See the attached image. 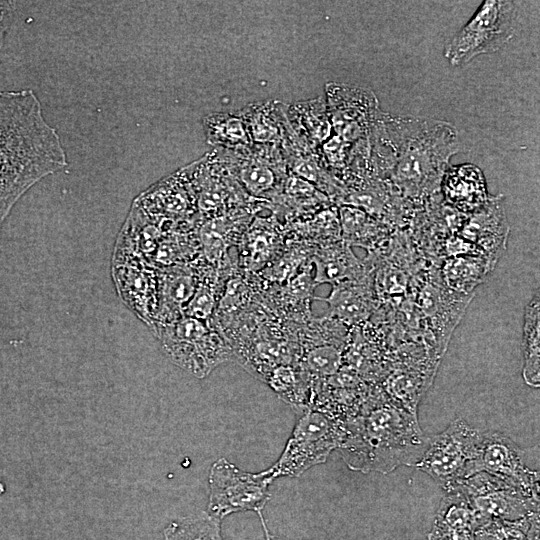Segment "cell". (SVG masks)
Returning a JSON list of instances; mask_svg holds the SVG:
<instances>
[{
	"mask_svg": "<svg viewBox=\"0 0 540 540\" xmlns=\"http://www.w3.org/2000/svg\"><path fill=\"white\" fill-rule=\"evenodd\" d=\"M67 164L60 136L36 94L0 91V226L33 185Z\"/></svg>",
	"mask_w": 540,
	"mask_h": 540,
	"instance_id": "1",
	"label": "cell"
},
{
	"mask_svg": "<svg viewBox=\"0 0 540 540\" xmlns=\"http://www.w3.org/2000/svg\"><path fill=\"white\" fill-rule=\"evenodd\" d=\"M339 451L355 471L388 473L401 465L414 466L429 439L414 414L385 392L366 399L359 412L344 422Z\"/></svg>",
	"mask_w": 540,
	"mask_h": 540,
	"instance_id": "2",
	"label": "cell"
},
{
	"mask_svg": "<svg viewBox=\"0 0 540 540\" xmlns=\"http://www.w3.org/2000/svg\"><path fill=\"white\" fill-rule=\"evenodd\" d=\"M379 119L394 147L390 176L401 192L422 197L441 187L446 165L457 152L456 133L449 123L413 118Z\"/></svg>",
	"mask_w": 540,
	"mask_h": 540,
	"instance_id": "3",
	"label": "cell"
},
{
	"mask_svg": "<svg viewBox=\"0 0 540 540\" xmlns=\"http://www.w3.org/2000/svg\"><path fill=\"white\" fill-rule=\"evenodd\" d=\"M345 433L344 422L316 409H306L297 421L279 459L262 471L275 480L299 477L309 468L324 463L338 449Z\"/></svg>",
	"mask_w": 540,
	"mask_h": 540,
	"instance_id": "4",
	"label": "cell"
},
{
	"mask_svg": "<svg viewBox=\"0 0 540 540\" xmlns=\"http://www.w3.org/2000/svg\"><path fill=\"white\" fill-rule=\"evenodd\" d=\"M483 432L462 418L453 420L440 434L429 439L414 465L438 482L447 492L476 473Z\"/></svg>",
	"mask_w": 540,
	"mask_h": 540,
	"instance_id": "5",
	"label": "cell"
},
{
	"mask_svg": "<svg viewBox=\"0 0 540 540\" xmlns=\"http://www.w3.org/2000/svg\"><path fill=\"white\" fill-rule=\"evenodd\" d=\"M517 8L513 1L486 0L450 39L444 56L452 66H462L479 55L495 53L515 34Z\"/></svg>",
	"mask_w": 540,
	"mask_h": 540,
	"instance_id": "6",
	"label": "cell"
},
{
	"mask_svg": "<svg viewBox=\"0 0 540 540\" xmlns=\"http://www.w3.org/2000/svg\"><path fill=\"white\" fill-rule=\"evenodd\" d=\"M158 337L171 360L199 378L207 376L232 355L219 333L191 317L159 328Z\"/></svg>",
	"mask_w": 540,
	"mask_h": 540,
	"instance_id": "7",
	"label": "cell"
},
{
	"mask_svg": "<svg viewBox=\"0 0 540 540\" xmlns=\"http://www.w3.org/2000/svg\"><path fill=\"white\" fill-rule=\"evenodd\" d=\"M208 481L210 495L206 512L222 521L236 512H262L270 500L269 486L273 480L263 472H246L219 458L210 468Z\"/></svg>",
	"mask_w": 540,
	"mask_h": 540,
	"instance_id": "8",
	"label": "cell"
},
{
	"mask_svg": "<svg viewBox=\"0 0 540 540\" xmlns=\"http://www.w3.org/2000/svg\"><path fill=\"white\" fill-rule=\"evenodd\" d=\"M453 490L467 498L481 526L495 519L516 520L539 512V499L486 472L469 476Z\"/></svg>",
	"mask_w": 540,
	"mask_h": 540,
	"instance_id": "9",
	"label": "cell"
},
{
	"mask_svg": "<svg viewBox=\"0 0 540 540\" xmlns=\"http://www.w3.org/2000/svg\"><path fill=\"white\" fill-rule=\"evenodd\" d=\"M489 473L539 499V472L526 466L519 446L501 432H483L476 473Z\"/></svg>",
	"mask_w": 540,
	"mask_h": 540,
	"instance_id": "10",
	"label": "cell"
},
{
	"mask_svg": "<svg viewBox=\"0 0 540 540\" xmlns=\"http://www.w3.org/2000/svg\"><path fill=\"white\" fill-rule=\"evenodd\" d=\"M324 300L329 306V317L345 324L355 325L366 320L376 308V292L369 274L333 285Z\"/></svg>",
	"mask_w": 540,
	"mask_h": 540,
	"instance_id": "11",
	"label": "cell"
},
{
	"mask_svg": "<svg viewBox=\"0 0 540 540\" xmlns=\"http://www.w3.org/2000/svg\"><path fill=\"white\" fill-rule=\"evenodd\" d=\"M480 522L467 498L458 490L442 499L428 534L429 540H476Z\"/></svg>",
	"mask_w": 540,
	"mask_h": 540,
	"instance_id": "12",
	"label": "cell"
},
{
	"mask_svg": "<svg viewBox=\"0 0 540 540\" xmlns=\"http://www.w3.org/2000/svg\"><path fill=\"white\" fill-rule=\"evenodd\" d=\"M496 203L490 200L464 226L462 235L478 246L484 257L493 265L505 250L508 226L503 212H495ZM463 237V238H464Z\"/></svg>",
	"mask_w": 540,
	"mask_h": 540,
	"instance_id": "13",
	"label": "cell"
},
{
	"mask_svg": "<svg viewBox=\"0 0 540 540\" xmlns=\"http://www.w3.org/2000/svg\"><path fill=\"white\" fill-rule=\"evenodd\" d=\"M234 158L231 163V174L238 185L248 194L255 197H266L278 193L283 188L286 177L283 172L265 157L244 155Z\"/></svg>",
	"mask_w": 540,
	"mask_h": 540,
	"instance_id": "14",
	"label": "cell"
},
{
	"mask_svg": "<svg viewBox=\"0 0 540 540\" xmlns=\"http://www.w3.org/2000/svg\"><path fill=\"white\" fill-rule=\"evenodd\" d=\"M441 186L449 203L462 211H474L489 200L484 176L473 165L452 168L444 174Z\"/></svg>",
	"mask_w": 540,
	"mask_h": 540,
	"instance_id": "15",
	"label": "cell"
},
{
	"mask_svg": "<svg viewBox=\"0 0 540 540\" xmlns=\"http://www.w3.org/2000/svg\"><path fill=\"white\" fill-rule=\"evenodd\" d=\"M316 269L314 283L333 285L358 279L367 274V268L360 263L347 243L323 248L314 257Z\"/></svg>",
	"mask_w": 540,
	"mask_h": 540,
	"instance_id": "16",
	"label": "cell"
},
{
	"mask_svg": "<svg viewBox=\"0 0 540 540\" xmlns=\"http://www.w3.org/2000/svg\"><path fill=\"white\" fill-rule=\"evenodd\" d=\"M540 300L539 292L527 304L523 321V370L522 376L526 384L538 388L540 383Z\"/></svg>",
	"mask_w": 540,
	"mask_h": 540,
	"instance_id": "17",
	"label": "cell"
},
{
	"mask_svg": "<svg viewBox=\"0 0 540 540\" xmlns=\"http://www.w3.org/2000/svg\"><path fill=\"white\" fill-rule=\"evenodd\" d=\"M203 127L207 142L229 149H248L251 138L242 115L212 113L204 117Z\"/></svg>",
	"mask_w": 540,
	"mask_h": 540,
	"instance_id": "18",
	"label": "cell"
},
{
	"mask_svg": "<svg viewBox=\"0 0 540 540\" xmlns=\"http://www.w3.org/2000/svg\"><path fill=\"white\" fill-rule=\"evenodd\" d=\"M493 266L483 256H454L445 262L442 274L449 289L468 295Z\"/></svg>",
	"mask_w": 540,
	"mask_h": 540,
	"instance_id": "19",
	"label": "cell"
},
{
	"mask_svg": "<svg viewBox=\"0 0 540 540\" xmlns=\"http://www.w3.org/2000/svg\"><path fill=\"white\" fill-rule=\"evenodd\" d=\"M475 539L539 540V512L516 520H491L475 532Z\"/></svg>",
	"mask_w": 540,
	"mask_h": 540,
	"instance_id": "20",
	"label": "cell"
},
{
	"mask_svg": "<svg viewBox=\"0 0 540 540\" xmlns=\"http://www.w3.org/2000/svg\"><path fill=\"white\" fill-rule=\"evenodd\" d=\"M162 540H224L221 520L207 512L180 518L164 529Z\"/></svg>",
	"mask_w": 540,
	"mask_h": 540,
	"instance_id": "21",
	"label": "cell"
},
{
	"mask_svg": "<svg viewBox=\"0 0 540 540\" xmlns=\"http://www.w3.org/2000/svg\"><path fill=\"white\" fill-rule=\"evenodd\" d=\"M271 107L266 105L247 107L241 112L245 120L251 141L271 143L279 139V128L274 117L270 116Z\"/></svg>",
	"mask_w": 540,
	"mask_h": 540,
	"instance_id": "22",
	"label": "cell"
},
{
	"mask_svg": "<svg viewBox=\"0 0 540 540\" xmlns=\"http://www.w3.org/2000/svg\"><path fill=\"white\" fill-rule=\"evenodd\" d=\"M342 362V350L332 344L314 347L304 357L306 370L318 377L334 375L339 371Z\"/></svg>",
	"mask_w": 540,
	"mask_h": 540,
	"instance_id": "23",
	"label": "cell"
},
{
	"mask_svg": "<svg viewBox=\"0 0 540 540\" xmlns=\"http://www.w3.org/2000/svg\"><path fill=\"white\" fill-rule=\"evenodd\" d=\"M320 100L308 102L310 109H308L307 103H301L300 107H296V111L303 115L300 125L316 141H322L330 134V123L326 117L324 104Z\"/></svg>",
	"mask_w": 540,
	"mask_h": 540,
	"instance_id": "24",
	"label": "cell"
},
{
	"mask_svg": "<svg viewBox=\"0 0 540 540\" xmlns=\"http://www.w3.org/2000/svg\"><path fill=\"white\" fill-rule=\"evenodd\" d=\"M214 305V293L207 287H200L192 295L186 306V317L203 321L212 314Z\"/></svg>",
	"mask_w": 540,
	"mask_h": 540,
	"instance_id": "25",
	"label": "cell"
},
{
	"mask_svg": "<svg viewBox=\"0 0 540 540\" xmlns=\"http://www.w3.org/2000/svg\"><path fill=\"white\" fill-rule=\"evenodd\" d=\"M406 278L404 274L392 268H388L386 271H381L377 280H375L374 288L375 292L379 294H399L405 289Z\"/></svg>",
	"mask_w": 540,
	"mask_h": 540,
	"instance_id": "26",
	"label": "cell"
},
{
	"mask_svg": "<svg viewBox=\"0 0 540 540\" xmlns=\"http://www.w3.org/2000/svg\"><path fill=\"white\" fill-rule=\"evenodd\" d=\"M166 294L171 302L181 304L190 300L194 294V285L189 276H178L169 281Z\"/></svg>",
	"mask_w": 540,
	"mask_h": 540,
	"instance_id": "27",
	"label": "cell"
},
{
	"mask_svg": "<svg viewBox=\"0 0 540 540\" xmlns=\"http://www.w3.org/2000/svg\"><path fill=\"white\" fill-rule=\"evenodd\" d=\"M16 4L14 1H0V49L12 21Z\"/></svg>",
	"mask_w": 540,
	"mask_h": 540,
	"instance_id": "28",
	"label": "cell"
},
{
	"mask_svg": "<svg viewBox=\"0 0 540 540\" xmlns=\"http://www.w3.org/2000/svg\"><path fill=\"white\" fill-rule=\"evenodd\" d=\"M257 514H258V516H259V518H260V522H261L262 527H263V531H264V534H265V539H266V540H271V539H272V536H271V534H270V531H269L268 528H267V525H266V522H265V520H264V517H263L262 512H259V513H257Z\"/></svg>",
	"mask_w": 540,
	"mask_h": 540,
	"instance_id": "29",
	"label": "cell"
},
{
	"mask_svg": "<svg viewBox=\"0 0 540 540\" xmlns=\"http://www.w3.org/2000/svg\"><path fill=\"white\" fill-rule=\"evenodd\" d=\"M5 492V485L0 482V496Z\"/></svg>",
	"mask_w": 540,
	"mask_h": 540,
	"instance_id": "30",
	"label": "cell"
}]
</instances>
